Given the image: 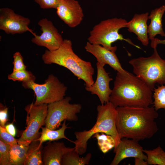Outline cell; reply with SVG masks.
<instances>
[{
	"label": "cell",
	"mask_w": 165,
	"mask_h": 165,
	"mask_svg": "<svg viewBox=\"0 0 165 165\" xmlns=\"http://www.w3.org/2000/svg\"><path fill=\"white\" fill-rule=\"evenodd\" d=\"M116 109V126L121 139L138 141L150 138L156 133L155 119L158 114L153 107H120Z\"/></svg>",
	"instance_id": "1"
},
{
	"label": "cell",
	"mask_w": 165,
	"mask_h": 165,
	"mask_svg": "<svg viewBox=\"0 0 165 165\" xmlns=\"http://www.w3.org/2000/svg\"><path fill=\"white\" fill-rule=\"evenodd\" d=\"M152 90L136 75L117 72L109 101L116 107H145L153 103Z\"/></svg>",
	"instance_id": "2"
},
{
	"label": "cell",
	"mask_w": 165,
	"mask_h": 165,
	"mask_svg": "<svg viewBox=\"0 0 165 165\" xmlns=\"http://www.w3.org/2000/svg\"><path fill=\"white\" fill-rule=\"evenodd\" d=\"M42 59L45 64L53 63L67 68L78 79L83 80L86 87L91 86L94 82V69L91 62L83 60L74 52L70 40L64 39L60 47L55 50H46Z\"/></svg>",
	"instance_id": "3"
},
{
	"label": "cell",
	"mask_w": 165,
	"mask_h": 165,
	"mask_svg": "<svg viewBox=\"0 0 165 165\" xmlns=\"http://www.w3.org/2000/svg\"><path fill=\"white\" fill-rule=\"evenodd\" d=\"M97 109V120L94 126L89 130L74 133L76 140L72 142L75 144V149L80 155L85 153L88 141L97 133H103L112 136L115 141L114 150L121 141L116 126V108L109 101L105 104L98 105Z\"/></svg>",
	"instance_id": "4"
},
{
	"label": "cell",
	"mask_w": 165,
	"mask_h": 165,
	"mask_svg": "<svg viewBox=\"0 0 165 165\" xmlns=\"http://www.w3.org/2000/svg\"><path fill=\"white\" fill-rule=\"evenodd\" d=\"M127 21L122 18L115 17L103 20L95 25L90 31L88 42L91 44L101 45L105 48L116 52L117 47L112 46L113 42L118 41H124L137 48L141 49L129 38H125L119 33V30L126 27Z\"/></svg>",
	"instance_id": "5"
},
{
	"label": "cell",
	"mask_w": 165,
	"mask_h": 165,
	"mask_svg": "<svg viewBox=\"0 0 165 165\" xmlns=\"http://www.w3.org/2000/svg\"><path fill=\"white\" fill-rule=\"evenodd\" d=\"M156 48L150 57L134 58L129 61L134 73L152 91L156 83L165 84V60L160 57Z\"/></svg>",
	"instance_id": "6"
},
{
	"label": "cell",
	"mask_w": 165,
	"mask_h": 165,
	"mask_svg": "<svg viewBox=\"0 0 165 165\" xmlns=\"http://www.w3.org/2000/svg\"><path fill=\"white\" fill-rule=\"evenodd\" d=\"M22 85L34 91L36 97L34 104L36 105L48 104L63 99L67 89V87L53 74L49 75L43 84L30 81L22 82Z\"/></svg>",
	"instance_id": "7"
},
{
	"label": "cell",
	"mask_w": 165,
	"mask_h": 165,
	"mask_svg": "<svg viewBox=\"0 0 165 165\" xmlns=\"http://www.w3.org/2000/svg\"><path fill=\"white\" fill-rule=\"evenodd\" d=\"M70 97L65 98L47 105V113L45 121L47 128L55 130L61 125L64 120L76 121L78 119L77 114L79 113L82 106L79 104H72Z\"/></svg>",
	"instance_id": "8"
},
{
	"label": "cell",
	"mask_w": 165,
	"mask_h": 165,
	"mask_svg": "<svg viewBox=\"0 0 165 165\" xmlns=\"http://www.w3.org/2000/svg\"><path fill=\"white\" fill-rule=\"evenodd\" d=\"M47 104L36 105L32 103L25 108L27 112V127L20 138L18 144L29 145L33 141L39 138V130L45 125L47 113Z\"/></svg>",
	"instance_id": "9"
},
{
	"label": "cell",
	"mask_w": 165,
	"mask_h": 165,
	"mask_svg": "<svg viewBox=\"0 0 165 165\" xmlns=\"http://www.w3.org/2000/svg\"><path fill=\"white\" fill-rule=\"evenodd\" d=\"M30 23L28 18L16 13L11 9H0V29L8 34H21L28 31L34 35L28 27Z\"/></svg>",
	"instance_id": "10"
},
{
	"label": "cell",
	"mask_w": 165,
	"mask_h": 165,
	"mask_svg": "<svg viewBox=\"0 0 165 165\" xmlns=\"http://www.w3.org/2000/svg\"><path fill=\"white\" fill-rule=\"evenodd\" d=\"M38 24L42 34L37 35L35 33L34 37L31 40L32 42L38 46L45 47L50 51L57 49L64 39L52 22L47 18H42L38 21Z\"/></svg>",
	"instance_id": "11"
},
{
	"label": "cell",
	"mask_w": 165,
	"mask_h": 165,
	"mask_svg": "<svg viewBox=\"0 0 165 165\" xmlns=\"http://www.w3.org/2000/svg\"><path fill=\"white\" fill-rule=\"evenodd\" d=\"M56 9L60 18L71 28L78 26L84 16L81 7L75 0H60Z\"/></svg>",
	"instance_id": "12"
},
{
	"label": "cell",
	"mask_w": 165,
	"mask_h": 165,
	"mask_svg": "<svg viewBox=\"0 0 165 165\" xmlns=\"http://www.w3.org/2000/svg\"><path fill=\"white\" fill-rule=\"evenodd\" d=\"M97 76L96 81L91 86L85 87L86 90L91 94L97 95L101 103L103 105L109 101L112 90L109 86V83L113 79L109 75V73L105 71L104 67L99 64L96 63Z\"/></svg>",
	"instance_id": "13"
},
{
	"label": "cell",
	"mask_w": 165,
	"mask_h": 165,
	"mask_svg": "<svg viewBox=\"0 0 165 165\" xmlns=\"http://www.w3.org/2000/svg\"><path fill=\"white\" fill-rule=\"evenodd\" d=\"M143 149L138 141L128 138H123L116 149L114 157L110 165H118L123 160L128 157L140 158L147 160V156L144 154Z\"/></svg>",
	"instance_id": "14"
},
{
	"label": "cell",
	"mask_w": 165,
	"mask_h": 165,
	"mask_svg": "<svg viewBox=\"0 0 165 165\" xmlns=\"http://www.w3.org/2000/svg\"><path fill=\"white\" fill-rule=\"evenodd\" d=\"M84 48L86 51L93 55L96 58L97 62L102 67L109 65L115 71L121 72L127 71L122 67L115 52L109 50L102 46L91 44L87 42Z\"/></svg>",
	"instance_id": "15"
},
{
	"label": "cell",
	"mask_w": 165,
	"mask_h": 165,
	"mask_svg": "<svg viewBox=\"0 0 165 165\" xmlns=\"http://www.w3.org/2000/svg\"><path fill=\"white\" fill-rule=\"evenodd\" d=\"M47 144L42 150L43 165H61L63 156L74 148L66 147L63 141H50Z\"/></svg>",
	"instance_id": "16"
},
{
	"label": "cell",
	"mask_w": 165,
	"mask_h": 165,
	"mask_svg": "<svg viewBox=\"0 0 165 165\" xmlns=\"http://www.w3.org/2000/svg\"><path fill=\"white\" fill-rule=\"evenodd\" d=\"M148 14V12L135 14L131 20L127 22L126 27L128 28V31L134 33L137 36L138 39L145 46H147L149 43L147 24Z\"/></svg>",
	"instance_id": "17"
},
{
	"label": "cell",
	"mask_w": 165,
	"mask_h": 165,
	"mask_svg": "<svg viewBox=\"0 0 165 165\" xmlns=\"http://www.w3.org/2000/svg\"><path fill=\"white\" fill-rule=\"evenodd\" d=\"M165 12V5L152 10L148 16L150 23L148 26V34L149 39L152 42L157 35L165 36L163 28L162 19Z\"/></svg>",
	"instance_id": "18"
},
{
	"label": "cell",
	"mask_w": 165,
	"mask_h": 165,
	"mask_svg": "<svg viewBox=\"0 0 165 165\" xmlns=\"http://www.w3.org/2000/svg\"><path fill=\"white\" fill-rule=\"evenodd\" d=\"M42 144L39 141L36 140L30 144L24 165H43Z\"/></svg>",
	"instance_id": "19"
},
{
	"label": "cell",
	"mask_w": 165,
	"mask_h": 165,
	"mask_svg": "<svg viewBox=\"0 0 165 165\" xmlns=\"http://www.w3.org/2000/svg\"><path fill=\"white\" fill-rule=\"evenodd\" d=\"M66 120H64L61 125V127L59 129L52 130L46 127H41L42 130L41 136L37 139L35 140L39 141L40 143L49 141H54L62 138L65 139L72 142L73 141L68 138L65 135L64 132L66 129L70 128L67 127L66 124Z\"/></svg>",
	"instance_id": "20"
},
{
	"label": "cell",
	"mask_w": 165,
	"mask_h": 165,
	"mask_svg": "<svg viewBox=\"0 0 165 165\" xmlns=\"http://www.w3.org/2000/svg\"><path fill=\"white\" fill-rule=\"evenodd\" d=\"M29 145L17 144L10 146L9 165H24Z\"/></svg>",
	"instance_id": "21"
},
{
	"label": "cell",
	"mask_w": 165,
	"mask_h": 165,
	"mask_svg": "<svg viewBox=\"0 0 165 165\" xmlns=\"http://www.w3.org/2000/svg\"><path fill=\"white\" fill-rule=\"evenodd\" d=\"M79 153L75 149L67 152L63 156L61 162L62 165H88L92 157L91 153H88L84 157H80Z\"/></svg>",
	"instance_id": "22"
},
{
	"label": "cell",
	"mask_w": 165,
	"mask_h": 165,
	"mask_svg": "<svg viewBox=\"0 0 165 165\" xmlns=\"http://www.w3.org/2000/svg\"><path fill=\"white\" fill-rule=\"evenodd\" d=\"M148 165H165V152L159 146L152 150L143 149Z\"/></svg>",
	"instance_id": "23"
},
{
	"label": "cell",
	"mask_w": 165,
	"mask_h": 165,
	"mask_svg": "<svg viewBox=\"0 0 165 165\" xmlns=\"http://www.w3.org/2000/svg\"><path fill=\"white\" fill-rule=\"evenodd\" d=\"M93 137L97 140L99 148L104 153H106L115 147V140L110 135L103 133L101 134L97 133Z\"/></svg>",
	"instance_id": "24"
},
{
	"label": "cell",
	"mask_w": 165,
	"mask_h": 165,
	"mask_svg": "<svg viewBox=\"0 0 165 165\" xmlns=\"http://www.w3.org/2000/svg\"><path fill=\"white\" fill-rule=\"evenodd\" d=\"M153 97L154 99L153 104L156 111L160 108L165 109V85L162 84L158 86L157 88H154Z\"/></svg>",
	"instance_id": "25"
},
{
	"label": "cell",
	"mask_w": 165,
	"mask_h": 165,
	"mask_svg": "<svg viewBox=\"0 0 165 165\" xmlns=\"http://www.w3.org/2000/svg\"><path fill=\"white\" fill-rule=\"evenodd\" d=\"M8 78L13 81L26 82L30 81H35L36 78L30 71L26 70L21 71H13V72L8 75Z\"/></svg>",
	"instance_id": "26"
},
{
	"label": "cell",
	"mask_w": 165,
	"mask_h": 165,
	"mask_svg": "<svg viewBox=\"0 0 165 165\" xmlns=\"http://www.w3.org/2000/svg\"><path fill=\"white\" fill-rule=\"evenodd\" d=\"M10 146L0 140V165H9V150Z\"/></svg>",
	"instance_id": "27"
},
{
	"label": "cell",
	"mask_w": 165,
	"mask_h": 165,
	"mask_svg": "<svg viewBox=\"0 0 165 165\" xmlns=\"http://www.w3.org/2000/svg\"><path fill=\"white\" fill-rule=\"evenodd\" d=\"M0 139L6 144L10 146L18 144V139L9 133L5 127L0 126Z\"/></svg>",
	"instance_id": "28"
},
{
	"label": "cell",
	"mask_w": 165,
	"mask_h": 165,
	"mask_svg": "<svg viewBox=\"0 0 165 165\" xmlns=\"http://www.w3.org/2000/svg\"><path fill=\"white\" fill-rule=\"evenodd\" d=\"M13 71L26 70V66L24 64L23 58L19 52H16L13 55Z\"/></svg>",
	"instance_id": "29"
},
{
	"label": "cell",
	"mask_w": 165,
	"mask_h": 165,
	"mask_svg": "<svg viewBox=\"0 0 165 165\" xmlns=\"http://www.w3.org/2000/svg\"><path fill=\"white\" fill-rule=\"evenodd\" d=\"M39 6L41 8L43 9H55L57 8L60 0H34Z\"/></svg>",
	"instance_id": "30"
},
{
	"label": "cell",
	"mask_w": 165,
	"mask_h": 165,
	"mask_svg": "<svg viewBox=\"0 0 165 165\" xmlns=\"http://www.w3.org/2000/svg\"><path fill=\"white\" fill-rule=\"evenodd\" d=\"M8 108L5 107L1 108L0 110V126L5 127V124L8 120Z\"/></svg>",
	"instance_id": "31"
},
{
	"label": "cell",
	"mask_w": 165,
	"mask_h": 165,
	"mask_svg": "<svg viewBox=\"0 0 165 165\" xmlns=\"http://www.w3.org/2000/svg\"><path fill=\"white\" fill-rule=\"evenodd\" d=\"M5 127L9 133L14 137L15 136L16 134V129L13 123L6 125Z\"/></svg>",
	"instance_id": "32"
},
{
	"label": "cell",
	"mask_w": 165,
	"mask_h": 165,
	"mask_svg": "<svg viewBox=\"0 0 165 165\" xmlns=\"http://www.w3.org/2000/svg\"><path fill=\"white\" fill-rule=\"evenodd\" d=\"M159 44H163L165 45V40H161L157 38H155L154 40L151 42V46L154 49L157 47Z\"/></svg>",
	"instance_id": "33"
},
{
	"label": "cell",
	"mask_w": 165,
	"mask_h": 165,
	"mask_svg": "<svg viewBox=\"0 0 165 165\" xmlns=\"http://www.w3.org/2000/svg\"><path fill=\"white\" fill-rule=\"evenodd\" d=\"M135 165H148L147 160L140 158H134Z\"/></svg>",
	"instance_id": "34"
}]
</instances>
